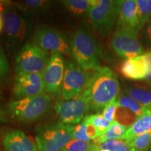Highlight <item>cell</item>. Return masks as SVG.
Masks as SVG:
<instances>
[{
    "instance_id": "6da1fadb",
    "label": "cell",
    "mask_w": 151,
    "mask_h": 151,
    "mask_svg": "<svg viewBox=\"0 0 151 151\" xmlns=\"http://www.w3.org/2000/svg\"><path fill=\"white\" fill-rule=\"evenodd\" d=\"M85 91L89 98L90 109L94 111H103L120 93L116 73L106 67L95 69Z\"/></svg>"
},
{
    "instance_id": "7a4b0ae2",
    "label": "cell",
    "mask_w": 151,
    "mask_h": 151,
    "mask_svg": "<svg viewBox=\"0 0 151 151\" xmlns=\"http://www.w3.org/2000/svg\"><path fill=\"white\" fill-rule=\"evenodd\" d=\"M71 54L84 70L101 67V47L88 28L81 27L75 32L71 40Z\"/></svg>"
},
{
    "instance_id": "3957f363",
    "label": "cell",
    "mask_w": 151,
    "mask_h": 151,
    "mask_svg": "<svg viewBox=\"0 0 151 151\" xmlns=\"http://www.w3.org/2000/svg\"><path fill=\"white\" fill-rule=\"evenodd\" d=\"M51 99L46 93L14 100L8 104L6 113L19 122L28 123L37 121L50 109Z\"/></svg>"
},
{
    "instance_id": "277c9868",
    "label": "cell",
    "mask_w": 151,
    "mask_h": 151,
    "mask_svg": "<svg viewBox=\"0 0 151 151\" xmlns=\"http://www.w3.org/2000/svg\"><path fill=\"white\" fill-rule=\"evenodd\" d=\"M74 125L61 121L42 124L35 129V141L39 151H62L72 140Z\"/></svg>"
},
{
    "instance_id": "5b68a950",
    "label": "cell",
    "mask_w": 151,
    "mask_h": 151,
    "mask_svg": "<svg viewBox=\"0 0 151 151\" xmlns=\"http://www.w3.org/2000/svg\"><path fill=\"white\" fill-rule=\"evenodd\" d=\"M28 14L20 8H8L4 11L3 27L7 41L13 47H18L29 37L32 27Z\"/></svg>"
},
{
    "instance_id": "8992f818",
    "label": "cell",
    "mask_w": 151,
    "mask_h": 151,
    "mask_svg": "<svg viewBox=\"0 0 151 151\" xmlns=\"http://www.w3.org/2000/svg\"><path fill=\"white\" fill-rule=\"evenodd\" d=\"M122 0H99L88 12L93 29L101 37L110 35L120 11Z\"/></svg>"
},
{
    "instance_id": "52a82bcc",
    "label": "cell",
    "mask_w": 151,
    "mask_h": 151,
    "mask_svg": "<svg viewBox=\"0 0 151 151\" xmlns=\"http://www.w3.org/2000/svg\"><path fill=\"white\" fill-rule=\"evenodd\" d=\"M90 77L89 71L84 70L70 60H66L60 94L62 99L69 100L82 94L88 86Z\"/></svg>"
},
{
    "instance_id": "ba28073f",
    "label": "cell",
    "mask_w": 151,
    "mask_h": 151,
    "mask_svg": "<svg viewBox=\"0 0 151 151\" xmlns=\"http://www.w3.org/2000/svg\"><path fill=\"white\" fill-rule=\"evenodd\" d=\"M49 53L34 43H27L16 58L15 71L18 73H42L48 64Z\"/></svg>"
},
{
    "instance_id": "9c48e42d",
    "label": "cell",
    "mask_w": 151,
    "mask_h": 151,
    "mask_svg": "<svg viewBox=\"0 0 151 151\" xmlns=\"http://www.w3.org/2000/svg\"><path fill=\"white\" fill-rule=\"evenodd\" d=\"M32 43L48 53L69 55L71 41L58 30L47 26H40L36 29Z\"/></svg>"
},
{
    "instance_id": "30bf717a",
    "label": "cell",
    "mask_w": 151,
    "mask_h": 151,
    "mask_svg": "<svg viewBox=\"0 0 151 151\" xmlns=\"http://www.w3.org/2000/svg\"><path fill=\"white\" fill-rule=\"evenodd\" d=\"M55 109L62 122L67 124H78L89 111V98L84 91L73 99L58 100L55 105Z\"/></svg>"
},
{
    "instance_id": "8fae6325",
    "label": "cell",
    "mask_w": 151,
    "mask_h": 151,
    "mask_svg": "<svg viewBox=\"0 0 151 151\" xmlns=\"http://www.w3.org/2000/svg\"><path fill=\"white\" fill-rule=\"evenodd\" d=\"M139 32L134 29H117L111 40V46L116 53L125 60L141 55L143 47Z\"/></svg>"
},
{
    "instance_id": "7c38bea8",
    "label": "cell",
    "mask_w": 151,
    "mask_h": 151,
    "mask_svg": "<svg viewBox=\"0 0 151 151\" xmlns=\"http://www.w3.org/2000/svg\"><path fill=\"white\" fill-rule=\"evenodd\" d=\"M65 73V62L62 55L53 54L48 64L41 73L43 83V91L52 97L60 94V90Z\"/></svg>"
},
{
    "instance_id": "4fadbf2b",
    "label": "cell",
    "mask_w": 151,
    "mask_h": 151,
    "mask_svg": "<svg viewBox=\"0 0 151 151\" xmlns=\"http://www.w3.org/2000/svg\"><path fill=\"white\" fill-rule=\"evenodd\" d=\"M41 73H18L14 79L13 96L16 100L35 97L43 93Z\"/></svg>"
},
{
    "instance_id": "5bb4252c",
    "label": "cell",
    "mask_w": 151,
    "mask_h": 151,
    "mask_svg": "<svg viewBox=\"0 0 151 151\" xmlns=\"http://www.w3.org/2000/svg\"><path fill=\"white\" fill-rule=\"evenodd\" d=\"M2 144L4 151H37V147L23 132L9 130L4 134Z\"/></svg>"
},
{
    "instance_id": "9a60e30c",
    "label": "cell",
    "mask_w": 151,
    "mask_h": 151,
    "mask_svg": "<svg viewBox=\"0 0 151 151\" xmlns=\"http://www.w3.org/2000/svg\"><path fill=\"white\" fill-rule=\"evenodd\" d=\"M120 71L124 77L130 80L145 79L148 74V67L144 55L125 60L120 66Z\"/></svg>"
},
{
    "instance_id": "2e32d148",
    "label": "cell",
    "mask_w": 151,
    "mask_h": 151,
    "mask_svg": "<svg viewBox=\"0 0 151 151\" xmlns=\"http://www.w3.org/2000/svg\"><path fill=\"white\" fill-rule=\"evenodd\" d=\"M116 23L118 29H134L137 31V0H122Z\"/></svg>"
},
{
    "instance_id": "e0dca14e",
    "label": "cell",
    "mask_w": 151,
    "mask_h": 151,
    "mask_svg": "<svg viewBox=\"0 0 151 151\" xmlns=\"http://www.w3.org/2000/svg\"><path fill=\"white\" fill-rule=\"evenodd\" d=\"M124 93L146 106H151V87L146 82H139L124 88Z\"/></svg>"
},
{
    "instance_id": "ac0fdd59",
    "label": "cell",
    "mask_w": 151,
    "mask_h": 151,
    "mask_svg": "<svg viewBox=\"0 0 151 151\" xmlns=\"http://www.w3.org/2000/svg\"><path fill=\"white\" fill-rule=\"evenodd\" d=\"M151 130V110L136 121L126 131L123 140L129 142L137 136Z\"/></svg>"
},
{
    "instance_id": "d6986e66",
    "label": "cell",
    "mask_w": 151,
    "mask_h": 151,
    "mask_svg": "<svg viewBox=\"0 0 151 151\" xmlns=\"http://www.w3.org/2000/svg\"><path fill=\"white\" fill-rule=\"evenodd\" d=\"M116 101L118 103L119 107H122L131 111L137 117V120L151 110V106H146L141 104L140 103L124 94V92L119 94Z\"/></svg>"
},
{
    "instance_id": "ffe728a7",
    "label": "cell",
    "mask_w": 151,
    "mask_h": 151,
    "mask_svg": "<svg viewBox=\"0 0 151 151\" xmlns=\"http://www.w3.org/2000/svg\"><path fill=\"white\" fill-rule=\"evenodd\" d=\"M62 2L71 14L81 17L88 14L90 9L97 5L99 0H66Z\"/></svg>"
},
{
    "instance_id": "44dd1931",
    "label": "cell",
    "mask_w": 151,
    "mask_h": 151,
    "mask_svg": "<svg viewBox=\"0 0 151 151\" xmlns=\"http://www.w3.org/2000/svg\"><path fill=\"white\" fill-rule=\"evenodd\" d=\"M127 127L122 124L115 121L111 123V127L104 134L99 136V137L94 139L93 142L97 145H99L105 141L113 139H123L125 135Z\"/></svg>"
},
{
    "instance_id": "7402d4cb",
    "label": "cell",
    "mask_w": 151,
    "mask_h": 151,
    "mask_svg": "<svg viewBox=\"0 0 151 151\" xmlns=\"http://www.w3.org/2000/svg\"><path fill=\"white\" fill-rule=\"evenodd\" d=\"M52 3V1L42 0H27L22 1L20 6V9L29 16L39 15L48 10Z\"/></svg>"
},
{
    "instance_id": "603a6c76",
    "label": "cell",
    "mask_w": 151,
    "mask_h": 151,
    "mask_svg": "<svg viewBox=\"0 0 151 151\" xmlns=\"http://www.w3.org/2000/svg\"><path fill=\"white\" fill-rule=\"evenodd\" d=\"M83 121L87 124H90L94 126L99 132L101 135L104 134L109 129L111 124L110 122L106 120L102 114H100V113L87 116L83 118Z\"/></svg>"
},
{
    "instance_id": "cb8c5ba5",
    "label": "cell",
    "mask_w": 151,
    "mask_h": 151,
    "mask_svg": "<svg viewBox=\"0 0 151 151\" xmlns=\"http://www.w3.org/2000/svg\"><path fill=\"white\" fill-rule=\"evenodd\" d=\"M134 151H146L151 144V130L137 136L129 142Z\"/></svg>"
},
{
    "instance_id": "d4e9b609",
    "label": "cell",
    "mask_w": 151,
    "mask_h": 151,
    "mask_svg": "<svg viewBox=\"0 0 151 151\" xmlns=\"http://www.w3.org/2000/svg\"><path fill=\"white\" fill-rule=\"evenodd\" d=\"M100 150H109L110 151H134L127 141L123 139H113L105 141L98 145Z\"/></svg>"
},
{
    "instance_id": "484cf974",
    "label": "cell",
    "mask_w": 151,
    "mask_h": 151,
    "mask_svg": "<svg viewBox=\"0 0 151 151\" xmlns=\"http://www.w3.org/2000/svg\"><path fill=\"white\" fill-rule=\"evenodd\" d=\"M62 151H99L98 145L94 142L73 140L69 141Z\"/></svg>"
},
{
    "instance_id": "4316f807",
    "label": "cell",
    "mask_w": 151,
    "mask_h": 151,
    "mask_svg": "<svg viewBox=\"0 0 151 151\" xmlns=\"http://www.w3.org/2000/svg\"><path fill=\"white\" fill-rule=\"evenodd\" d=\"M137 120V117L129 109L118 107L116 111L115 121L122 124L124 127H129Z\"/></svg>"
},
{
    "instance_id": "83f0119b",
    "label": "cell",
    "mask_w": 151,
    "mask_h": 151,
    "mask_svg": "<svg viewBox=\"0 0 151 151\" xmlns=\"http://www.w3.org/2000/svg\"><path fill=\"white\" fill-rule=\"evenodd\" d=\"M138 4V32L141 31L143 27L150 20L147 0H137Z\"/></svg>"
},
{
    "instance_id": "f1b7e54d",
    "label": "cell",
    "mask_w": 151,
    "mask_h": 151,
    "mask_svg": "<svg viewBox=\"0 0 151 151\" xmlns=\"http://www.w3.org/2000/svg\"><path fill=\"white\" fill-rule=\"evenodd\" d=\"M72 139L90 142L91 139L87 134V124L83 121L81 124L74 125L72 132Z\"/></svg>"
},
{
    "instance_id": "f546056e",
    "label": "cell",
    "mask_w": 151,
    "mask_h": 151,
    "mask_svg": "<svg viewBox=\"0 0 151 151\" xmlns=\"http://www.w3.org/2000/svg\"><path fill=\"white\" fill-rule=\"evenodd\" d=\"M118 107L119 106L118 103L115 100L114 101L109 104L103 109L102 116L106 119V120H107L110 123H113V122H115V116H116V111Z\"/></svg>"
},
{
    "instance_id": "4dcf8cb0",
    "label": "cell",
    "mask_w": 151,
    "mask_h": 151,
    "mask_svg": "<svg viewBox=\"0 0 151 151\" xmlns=\"http://www.w3.org/2000/svg\"><path fill=\"white\" fill-rule=\"evenodd\" d=\"M10 71V66L8 60L0 46V76H6Z\"/></svg>"
},
{
    "instance_id": "1f68e13d",
    "label": "cell",
    "mask_w": 151,
    "mask_h": 151,
    "mask_svg": "<svg viewBox=\"0 0 151 151\" xmlns=\"http://www.w3.org/2000/svg\"><path fill=\"white\" fill-rule=\"evenodd\" d=\"M141 36L144 43L151 47V19L141 29Z\"/></svg>"
},
{
    "instance_id": "d6a6232c",
    "label": "cell",
    "mask_w": 151,
    "mask_h": 151,
    "mask_svg": "<svg viewBox=\"0 0 151 151\" xmlns=\"http://www.w3.org/2000/svg\"><path fill=\"white\" fill-rule=\"evenodd\" d=\"M143 55H144L145 58H146L148 67V74H147L145 79H146V82L151 87V50H148V51L146 52Z\"/></svg>"
},
{
    "instance_id": "836d02e7",
    "label": "cell",
    "mask_w": 151,
    "mask_h": 151,
    "mask_svg": "<svg viewBox=\"0 0 151 151\" xmlns=\"http://www.w3.org/2000/svg\"><path fill=\"white\" fill-rule=\"evenodd\" d=\"M87 124V123H86ZM87 134L90 139H95L96 138L99 137L100 134L99 132L94 126L90 124H87Z\"/></svg>"
},
{
    "instance_id": "e575fe53",
    "label": "cell",
    "mask_w": 151,
    "mask_h": 151,
    "mask_svg": "<svg viewBox=\"0 0 151 151\" xmlns=\"http://www.w3.org/2000/svg\"><path fill=\"white\" fill-rule=\"evenodd\" d=\"M6 114V111H4L2 108L0 106V124L6 122L7 119Z\"/></svg>"
},
{
    "instance_id": "d590c367",
    "label": "cell",
    "mask_w": 151,
    "mask_h": 151,
    "mask_svg": "<svg viewBox=\"0 0 151 151\" xmlns=\"http://www.w3.org/2000/svg\"><path fill=\"white\" fill-rule=\"evenodd\" d=\"M3 11H4L3 6L1 4V3H0V32H1L3 28V14H2Z\"/></svg>"
},
{
    "instance_id": "8d00e7d4",
    "label": "cell",
    "mask_w": 151,
    "mask_h": 151,
    "mask_svg": "<svg viewBox=\"0 0 151 151\" xmlns=\"http://www.w3.org/2000/svg\"><path fill=\"white\" fill-rule=\"evenodd\" d=\"M147 4H148V14H149V16H150V20L151 19V0H147Z\"/></svg>"
},
{
    "instance_id": "74e56055",
    "label": "cell",
    "mask_w": 151,
    "mask_h": 151,
    "mask_svg": "<svg viewBox=\"0 0 151 151\" xmlns=\"http://www.w3.org/2000/svg\"><path fill=\"white\" fill-rule=\"evenodd\" d=\"M5 80V76H0V84H1Z\"/></svg>"
},
{
    "instance_id": "f35d334b",
    "label": "cell",
    "mask_w": 151,
    "mask_h": 151,
    "mask_svg": "<svg viewBox=\"0 0 151 151\" xmlns=\"http://www.w3.org/2000/svg\"><path fill=\"white\" fill-rule=\"evenodd\" d=\"M148 151H151V144H150V147H149V148H148Z\"/></svg>"
},
{
    "instance_id": "ab89813d",
    "label": "cell",
    "mask_w": 151,
    "mask_h": 151,
    "mask_svg": "<svg viewBox=\"0 0 151 151\" xmlns=\"http://www.w3.org/2000/svg\"><path fill=\"white\" fill-rule=\"evenodd\" d=\"M99 151H110V150H100Z\"/></svg>"
},
{
    "instance_id": "60d3db41",
    "label": "cell",
    "mask_w": 151,
    "mask_h": 151,
    "mask_svg": "<svg viewBox=\"0 0 151 151\" xmlns=\"http://www.w3.org/2000/svg\"><path fill=\"white\" fill-rule=\"evenodd\" d=\"M1 92H0V99H1Z\"/></svg>"
}]
</instances>
